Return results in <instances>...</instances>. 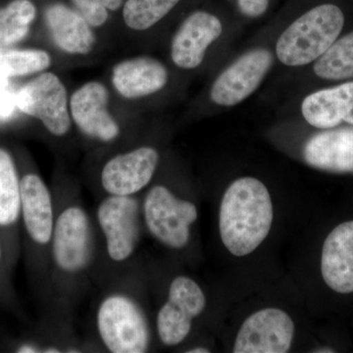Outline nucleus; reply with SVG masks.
<instances>
[{"instance_id":"nucleus-1","label":"nucleus","mask_w":353,"mask_h":353,"mask_svg":"<svg viewBox=\"0 0 353 353\" xmlns=\"http://www.w3.org/2000/svg\"><path fill=\"white\" fill-rule=\"evenodd\" d=\"M273 203L263 183L243 176L230 185L221 202V240L236 256L254 252L270 232Z\"/></svg>"},{"instance_id":"nucleus-2","label":"nucleus","mask_w":353,"mask_h":353,"mask_svg":"<svg viewBox=\"0 0 353 353\" xmlns=\"http://www.w3.org/2000/svg\"><path fill=\"white\" fill-rule=\"evenodd\" d=\"M343 26L345 14L340 7L332 3L313 7L279 37L276 57L289 67L313 63L339 39Z\"/></svg>"},{"instance_id":"nucleus-3","label":"nucleus","mask_w":353,"mask_h":353,"mask_svg":"<svg viewBox=\"0 0 353 353\" xmlns=\"http://www.w3.org/2000/svg\"><path fill=\"white\" fill-rule=\"evenodd\" d=\"M97 329L104 345L113 353H143L150 345L145 315L127 296L115 294L102 301Z\"/></svg>"},{"instance_id":"nucleus-4","label":"nucleus","mask_w":353,"mask_h":353,"mask_svg":"<svg viewBox=\"0 0 353 353\" xmlns=\"http://www.w3.org/2000/svg\"><path fill=\"white\" fill-rule=\"evenodd\" d=\"M16 108L43 123L53 136L63 137L71 128L69 97L63 82L51 72L41 73L15 92Z\"/></svg>"},{"instance_id":"nucleus-5","label":"nucleus","mask_w":353,"mask_h":353,"mask_svg":"<svg viewBox=\"0 0 353 353\" xmlns=\"http://www.w3.org/2000/svg\"><path fill=\"white\" fill-rule=\"evenodd\" d=\"M143 215L157 241L180 250L189 243L190 228L197 219V210L192 202L176 199L163 185H155L145 197Z\"/></svg>"},{"instance_id":"nucleus-6","label":"nucleus","mask_w":353,"mask_h":353,"mask_svg":"<svg viewBox=\"0 0 353 353\" xmlns=\"http://www.w3.org/2000/svg\"><path fill=\"white\" fill-rule=\"evenodd\" d=\"M272 64L273 55L266 48L248 51L216 78L211 101L223 108L238 105L259 88Z\"/></svg>"},{"instance_id":"nucleus-7","label":"nucleus","mask_w":353,"mask_h":353,"mask_svg":"<svg viewBox=\"0 0 353 353\" xmlns=\"http://www.w3.org/2000/svg\"><path fill=\"white\" fill-rule=\"evenodd\" d=\"M206 299L190 278L176 277L171 283L168 299L157 316V330L165 345L174 347L189 336L192 320L203 312Z\"/></svg>"},{"instance_id":"nucleus-8","label":"nucleus","mask_w":353,"mask_h":353,"mask_svg":"<svg viewBox=\"0 0 353 353\" xmlns=\"http://www.w3.org/2000/svg\"><path fill=\"white\" fill-rule=\"evenodd\" d=\"M294 324L278 308H266L250 316L241 325L234 353H285L292 347Z\"/></svg>"},{"instance_id":"nucleus-9","label":"nucleus","mask_w":353,"mask_h":353,"mask_svg":"<svg viewBox=\"0 0 353 353\" xmlns=\"http://www.w3.org/2000/svg\"><path fill=\"white\" fill-rule=\"evenodd\" d=\"M97 219L109 257L116 262L129 259L139 236L138 202L131 196H110L99 205Z\"/></svg>"},{"instance_id":"nucleus-10","label":"nucleus","mask_w":353,"mask_h":353,"mask_svg":"<svg viewBox=\"0 0 353 353\" xmlns=\"http://www.w3.org/2000/svg\"><path fill=\"white\" fill-rule=\"evenodd\" d=\"M108 88L90 81L77 88L70 97L72 121L90 138L109 143L119 137L120 126L108 109Z\"/></svg>"},{"instance_id":"nucleus-11","label":"nucleus","mask_w":353,"mask_h":353,"mask_svg":"<svg viewBox=\"0 0 353 353\" xmlns=\"http://www.w3.org/2000/svg\"><path fill=\"white\" fill-rule=\"evenodd\" d=\"M158 161L159 154L150 146L116 155L102 169V187L110 196H132L152 181Z\"/></svg>"},{"instance_id":"nucleus-12","label":"nucleus","mask_w":353,"mask_h":353,"mask_svg":"<svg viewBox=\"0 0 353 353\" xmlns=\"http://www.w3.org/2000/svg\"><path fill=\"white\" fill-rule=\"evenodd\" d=\"M221 21L206 11H196L188 16L174 34L171 59L179 68L196 69L201 66L209 46L220 38Z\"/></svg>"},{"instance_id":"nucleus-13","label":"nucleus","mask_w":353,"mask_h":353,"mask_svg":"<svg viewBox=\"0 0 353 353\" xmlns=\"http://www.w3.org/2000/svg\"><path fill=\"white\" fill-rule=\"evenodd\" d=\"M53 257L65 272H78L88 261L90 225L82 208L65 209L53 227Z\"/></svg>"},{"instance_id":"nucleus-14","label":"nucleus","mask_w":353,"mask_h":353,"mask_svg":"<svg viewBox=\"0 0 353 353\" xmlns=\"http://www.w3.org/2000/svg\"><path fill=\"white\" fill-rule=\"evenodd\" d=\"M320 266L330 289L336 294H353V220L330 232L323 243Z\"/></svg>"},{"instance_id":"nucleus-15","label":"nucleus","mask_w":353,"mask_h":353,"mask_svg":"<svg viewBox=\"0 0 353 353\" xmlns=\"http://www.w3.org/2000/svg\"><path fill=\"white\" fill-rule=\"evenodd\" d=\"M168 70L159 60L138 57L123 60L114 66L112 83L126 99H138L157 94L168 83Z\"/></svg>"},{"instance_id":"nucleus-16","label":"nucleus","mask_w":353,"mask_h":353,"mask_svg":"<svg viewBox=\"0 0 353 353\" xmlns=\"http://www.w3.org/2000/svg\"><path fill=\"white\" fill-rule=\"evenodd\" d=\"M301 114L310 126L320 130L334 129L341 123L353 126V81L307 95Z\"/></svg>"},{"instance_id":"nucleus-17","label":"nucleus","mask_w":353,"mask_h":353,"mask_svg":"<svg viewBox=\"0 0 353 353\" xmlns=\"http://www.w3.org/2000/svg\"><path fill=\"white\" fill-rule=\"evenodd\" d=\"M306 163L319 170L353 173V128L316 134L303 148Z\"/></svg>"},{"instance_id":"nucleus-18","label":"nucleus","mask_w":353,"mask_h":353,"mask_svg":"<svg viewBox=\"0 0 353 353\" xmlns=\"http://www.w3.org/2000/svg\"><path fill=\"white\" fill-rule=\"evenodd\" d=\"M46 25L57 48L72 55H87L95 46L92 27L78 11L62 3L51 4L44 13Z\"/></svg>"},{"instance_id":"nucleus-19","label":"nucleus","mask_w":353,"mask_h":353,"mask_svg":"<svg viewBox=\"0 0 353 353\" xmlns=\"http://www.w3.org/2000/svg\"><path fill=\"white\" fill-rule=\"evenodd\" d=\"M21 208L30 236L46 245L53 233V209L50 190L38 175L28 174L21 181Z\"/></svg>"},{"instance_id":"nucleus-20","label":"nucleus","mask_w":353,"mask_h":353,"mask_svg":"<svg viewBox=\"0 0 353 353\" xmlns=\"http://www.w3.org/2000/svg\"><path fill=\"white\" fill-rule=\"evenodd\" d=\"M313 71L323 80L343 81L353 78V31L336 39L316 60Z\"/></svg>"},{"instance_id":"nucleus-21","label":"nucleus","mask_w":353,"mask_h":353,"mask_svg":"<svg viewBox=\"0 0 353 353\" xmlns=\"http://www.w3.org/2000/svg\"><path fill=\"white\" fill-rule=\"evenodd\" d=\"M37 8L30 0H13L0 8V48L20 43L29 34Z\"/></svg>"},{"instance_id":"nucleus-22","label":"nucleus","mask_w":353,"mask_h":353,"mask_svg":"<svg viewBox=\"0 0 353 353\" xmlns=\"http://www.w3.org/2000/svg\"><path fill=\"white\" fill-rule=\"evenodd\" d=\"M21 208V182L12 157L0 148V225L13 224Z\"/></svg>"},{"instance_id":"nucleus-23","label":"nucleus","mask_w":353,"mask_h":353,"mask_svg":"<svg viewBox=\"0 0 353 353\" xmlns=\"http://www.w3.org/2000/svg\"><path fill=\"white\" fill-rule=\"evenodd\" d=\"M50 64V53L44 50L0 48V78L6 80L41 73Z\"/></svg>"},{"instance_id":"nucleus-24","label":"nucleus","mask_w":353,"mask_h":353,"mask_svg":"<svg viewBox=\"0 0 353 353\" xmlns=\"http://www.w3.org/2000/svg\"><path fill=\"white\" fill-rule=\"evenodd\" d=\"M181 0H127L123 8V19L128 28L134 31H146L165 16Z\"/></svg>"},{"instance_id":"nucleus-25","label":"nucleus","mask_w":353,"mask_h":353,"mask_svg":"<svg viewBox=\"0 0 353 353\" xmlns=\"http://www.w3.org/2000/svg\"><path fill=\"white\" fill-rule=\"evenodd\" d=\"M77 11L92 28L101 27L108 19V10L116 11L123 0H72Z\"/></svg>"},{"instance_id":"nucleus-26","label":"nucleus","mask_w":353,"mask_h":353,"mask_svg":"<svg viewBox=\"0 0 353 353\" xmlns=\"http://www.w3.org/2000/svg\"><path fill=\"white\" fill-rule=\"evenodd\" d=\"M15 108V94L9 85V80L0 78V118L10 117Z\"/></svg>"},{"instance_id":"nucleus-27","label":"nucleus","mask_w":353,"mask_h":353,"mask_svg":"<svg viewBox=\"0 0 353 353\" xmlns=\"http://www.w3.org/2000/svg\"><path fill=\"white\" fill-rule=\"evenodd\" d=\"M241 12L248 17L256 18L263 15L269 7V0H238Z\"/></svg>"},{"instance_id":"nucleus-28","label":"nucleus","mask_w":353,"mask_h":353,"mask_svg":"<svg viewBox=\"0 0 353 353\" xmlns=\"http://www.w3.org/2000/svg\"><path fill=\"white\" fill-rule=\"evenodd\" d=\"M21 353H32V352H37V350H34V347H23L20 348L19 352Z\"/></svg>"},{"instance_id":"nucleus-29","label":"nucleus","mask_w":353,"mask_h":353,"mask_svg":"<svg viewBox=\"0 0 353 353\" xmlns=\"http://www.w3.org/2000/svg\"><path fill=\"white\" fill-rule=\"evenodd\" d=\"M189 353H208L209 350H206V348L203 347H197L194 348V350H190V352H188Z\"/></svg>"}]
</instances>
